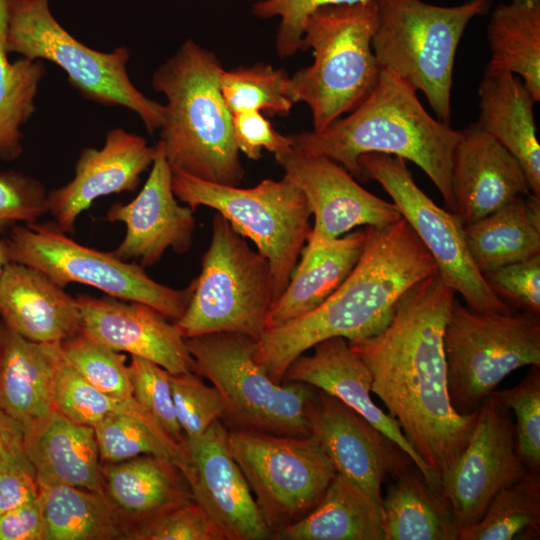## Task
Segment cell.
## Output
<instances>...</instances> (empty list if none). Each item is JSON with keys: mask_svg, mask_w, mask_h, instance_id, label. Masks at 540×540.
Returning <instances> with one entry per match:
<instances>
[{"mask_svg": "<svg viewBox=\"0 0 540 540\" xmlns=\"http://www.w3.org/2000/svg\"><path fill=\"white\" fill-rule=\"evenodd\" d=\"M180 470L193 499L224 540H267V525L249 485L228 446V429L215 421L203 434L185 438Z\"/></svg>", "mask_w": 540, "mask_h": 540, "instance_id": "obj_17", "label": "cell"}, {"mask_svg": "<svg viewBox=\"0 0 540 540\" xmlns=\"http://www.w3.org/2000/svg\"><path fill=\"white\" fill-rule=\"evenodd\" d=\"M44 518L38 497L0 514V540H44Z\"/></svg>", "mask_w": 540, "mask_h": 540, "instance_id": "obj_50", "label": "cell"}, {"mask_svg": "<svg viewBox=\"0 0 540 540\" xmlns=\"http://www.w3.org/2000/svg\"><path fill=\"white\" fill-rule=\"evenodd\" d=\"M483 277L509 307L540 315V254L496 268Z\"/></svg>", "mask_w": 540, "mask_h": 540, "instance_id": "obj_48", "label": "cell"}, {"mask_svg": "<svg viewBox=\"0 0 540 540\" xmlns=\"http://www.w3.org/2000/svg\"><path fill=\"white\" fill-rule=\"evenodd\" d=\"M252 12L260 19L279 18L275 39L277 55L289 57L302 50V38L307 18L317 9L367 0H251Z\"/></svg>", "mask_w": 540, "mask_h": 540, "instance_id": "obj_47", "label": "cell"}, {"mask_svg": "<svg viewBox=\"0 0 540 540\" xmlns=\"http://www.w3.org/2000/svg\"><path fill=\"white\" fill-rule=\"evenodd\" d=\"M312 348V354L303 353L291 362L282 382H302L341 400L402 449L427 481L441 490L440 482L410 445L398 422L374 403L370 371L348 340L331 337Z\"/></svg>", "mask_w": 540, "mask_h": 540, "instance_id": "obj_22", "label": "cell"}, {"mask_svg": "<svg viewBox=\"0 0 540 540\" xmlns=\"http://www.w3.org/2000/svg\"><path fill=\"white\" fill-rule=\"evenodd\" d=\"M451 188L463 225L532 193L518 160L476 122L461 130L454 148Z\"/></svg>", "mask_w": 540, "mask_h": 540, "instance_id": "obj_23", "label": "cell"}, {"mask_svg": "<svg viewBox=\"0 0 540 540\" xmlns=\"http://www.w3.org/2000/svg\"><path fill=\"white\" fill-rule=\"evenodd\" d=\"M101 473L103 492L126 522L128 535L135 526L193 499L180 468L163 456L102 463Z\"/></svg>", "mask_w": 540, "mask_h": 540, "instance_id": "obj_26", "label": "cell"}, {"mask_svg": "<svg viewBox=\"0 0 540 540\" xmlns=\"http://www.w3.org/2000/svg\"><path fill=\"white\" fill-rule=\"evenodd\" d=\"M1 321L37 343H62L82 330L76 297L42 272L9 262L0 278Z\"/></svg>", "mask_w": 540, "mask_h": 540, "instance_id": "obj_24", "label": "cell"}, {"mask_svg": "<svg viewBox=\"0 0 540 540\" xmlns=\"http://www.w3.org/2000/svg\"><path fill=\"white\" fill-rule=\"evenodd\" d=\"M492 0L437 6L422 0H375L372 48L382 71L421 91L436 118L449 125L451 87L458 44L469 21Z\"/></svg>", "mask_w": 540, "mask_h": 540, "instance_id": "obj_7", "label": "cell"}, {"mask_svg": "<svg viewBox=\"0 0 540 540\" xmlns=\"http://www.w3.org/2000/svg\"><path fill=\"white\" fill-rule=\"evenodd\" d=\"M10 416L0 409V430Z\"/></svg>", "mask_w": 540, "mask_h": 540, "instance_id": "obj_52", "label": "cell"}, {"mask_svg": "<svg viewBox=\"0 0 540 540\" xmlns=\"http://www.w3.org/2000/svg\"><path fill=\"white\" fill-rule=\"evenodd\" d=\"M44 540H127L128 526L104 492L69 485L39 487Z\"/></svg>", "mask_w": 540, "mask_h": 540, "instance_id": "obj_33", "label": "cell"}, {"mask_svg": "<svg viewBox=\"0 0 540 540\" xmlns=\"http://www.w3.org/2000/svg\"><path fill=\"white\" fill-rule=\"evenodd\" d=\"M527 472L516 452L512 413L490 395L478 408L464 451L440 482L459 531L478 522L494 495Z\"/></svg>", "mask_w": 540, "mask_h": 540, "instance_id": "obj_15", "label": "cell"}, {"mask_svg": "<svg viewBox=\"0 0 540 540\" xmlns=\"http://www.w3.org/2000/svg\"><path fill=\"white\" fill-rule=\"evenodd\" d=\"M491 396L515 416L516 452L527 471H540V366L532 365L514 387Z\"/></svg>", "mask_w": 540, "mask_h": 540, "instance_id": "obj_41", "label": "cell"}, {"mask_svg": "<svg viewBox=\"0 0 540 540\" xmlns=\"http://www.w3.org/2000/svg\"><path fill=\"white\" fill-rule=\"evenodd\" d=\"M172 189L178 201L193 210L197 206L216 210L255 243L270 264L275 302L286 288L311 230L312 212L301 189L285 176L240 188L175 171Z\"/></svg>", "mask_w": 540, "mask_h": 540, "instance_id": "obj_10", "label": "cell"}, {"mask_svg": "<svg viewBox=\"0 0 540 540\" xmlns=\"http://www.w3.org/2000/svg\"><path fill=\"white\" fill-rule=\"evenodd\" d=\"M170 383L176 419L185 438L197 437L215 421L222 420L225 401L200 375L194 371L170 373Z\"/></svg>", "mask_w": 540, "mask_h": 540, "instance_id": "obj_42", "label": "cell"}, {"mask_svg": "<svg viewBox=\"0 0 540 540\" xmlns=\"http://www.w3.org/2000/svg\"><path fill=\"white\" fill-rule=\"evenodd\" d=\"M127 540H224L203 508L191 499L131 529Z\"/></svg>", "mask_w": 540, "mask_h": 540, "instance_id": "obj_45", "label": "cell"}, {"mask_svg": "<svg viewBox=\"0 0 540 540\" xmlns=\"http://www.w3.org/2000/svg\"><path fill=\"white\" fill-rule=\"evenodd\" d=\"M284 176L304 193L314 224L303 251H311L360 226H383L402 215L392 202L363 188L343 166L291 147L275 156Z\"/></svg>", "mask_w": 540, "mask_h": 540, "instance_id": "obj_16", "label": "cell"}, {"mask_svg": "<svg viewBox=\"0 0 540 540\" xmlns=\"http://www.w3.org/2000/svg\"><path fill=\"white\" fill-rule=\"evenodd\" d=\"M21 427L39 487L69 485L103 492L102 461L92 426L52 410Z\"/></svg>", "mask_w": 540, "mask_h": 540, "instance_id": "obj_25", "label": "cell"}, {"mask_svg": "<svg viewBox=\"0 0 540 540\" xmlns=\"http://www.w3.org/2000/svg\"><path fill=\"white\" fill-rule=\"evenodd\" d=\"M272 540H385L381 505L336 473L321 502Z\"/></svg>", "mask_w": 540, "mask_h": 540, "instance_id": "obj_32", "label": "cell"}, {"mask_svg": "<svg viewBox=\"0 0 540 540\" xmlns=\"http://www.w3.org/2000/svg\"><path fill=\"white\" fill-rule=\"evenodd\" d=\"M129 372L135 400L150 412L174 440L182 445L185 436L175 415L170 372L138 356H131Z\"/></svg>", "mask_w": 540, "mask_h": 540, "instance_id": "obj_44", "label": "cell"}, {"mask_svg": "<svg viewBox=\"0 0 540 540\" xmlns=\"http://www.w3.org/2000/svg\"><path fill=\"white\" fill-rule=\"evenodd\" d=\"M365 242V230H352L322 247L301 251L290 280L273 303L266 329L301 317L320 306L349 276Z\"/></svg>", "mask_w": 540, "mask_h": 540, "instance_id": "obj_29", "label": "cell"}, {"mask_svg": "<svg viewBox=\"0 0 540 540\" xmlns=\"http://www.w3.org/2000/svg\"><path fill=\"white\" fill-rule=\"evenodd\" d=\"M102 463H116L152 454L172 460L178 467L183 444L174 440L154 417L110 414L93 426Z\"/></svg>", "mask_w": 540, "mask_h": 540, "instance_id": "obj_37", "label": "cell"}, {"mask_svg": "<svg viewBox=\"0 0 540 540\" xmlns=\"http://www.w3.org/2000/svg\"><path fill=\"white\" fill-rule=\"evenodd\" d=\"M48 192L37 179L15 170L0 172V234L37 222L48 212Z\"/></svg>", "mask_w": 540, "mask_h": 540, "instance_id": "obj_46", "label": "cell"}, {"mask_svg": "<svg viewBox=\"0 0 540 540\" xmlns=\"http://www.w3.org/2000/svg\"><path fill=\"white\" fill-rule=\"evenodd\" d=\"M223 69L213 52L191 39L156 69L152 87L167 100L159 142L172 171L239 186L245 169L220 91Z\"/></svg>", "mask_w": 540, "mask_h": 540, "instance_id": "obj_4", "label": "cell"}, {"mask_svg": "<svg viewBox=\"0 0 540 540\" xmlns=\"http://www.w3.org/2000/svg\"><path fill=\"white\" fill-rule=\"evenodd\" d=\"M491 59L487 68L520 76L540 101V0L497 5L487 25Z\"/></svg>", "mask_w": 540, "mask_h": 540, "instance_id": "obj_34", "label": "cell"}, {"mask_svg": "<svg viewBox=\"0 0 540 540\" xmlns=\"http://www.w3.org/2000/svg\"><path fill=\"white\" fill-rule=\"evenodd\" d=\"M60 343H37L0 320V409L23 425L54 410Z\"/></svg>", "mask_w": 540, "mask_h": 540, "instance_id": "obj_28", "label": "cell"}, {"mask_svg": "<svg viewBox=\"0 0 540 540\" xmlns=\"http://www.w3.org/2000/svg\"><path fill=\"white\" fill-rule=\"evenodd\" d=\"M478 96L476 123L518 160L532 194L540 197V145L532 94L513 73L486 68Z\"/></svg>", "mask_w": 540, "mask_h": 540, "instance_id": "obj_27", "label": "cell"}, {"mask_svg": "<svg viewBox=\"0 0 540 540\" xmlns=\"http://www.w3.org/2000/svg\"><path fill=\"white\" fill-rule=\"evenodd\" d=\"M454 298L437 272L402 295L380 333L348 341L370 371L372 392L439 482L464 451L478 411L458 414L448 394L443 331Z\"/></svg>", "mask_w": 540, "mask_h": 540, "instance_id": "obj_1", "label": "cell"}, {"mask_svg": "<svg viewBox=\"0 0 540 540\" xmlns=\"http://www.w3.org/2000/svg\"><path fill=\"white\" fill-rule=\"evenodd\" d=\"M376 27L375 0L324 6L307 18L302 50L311 49L314 60L291 76V86L296 103L310 108L314 131L353 111L375 87Z\"/></svg>", "mask_w": 540, "mask_h": 540, "instance_id": "obj_5", "label": "cell"}, {"mask_svg": "<svg viewBox=\"0 0 540 540\" xmlns=\"http://www.w3.org/2000/svg\"><path fill=\"white\" fill-rule=\"evenodd\" d=\"M540 538V471L500 489L478 522L460 529L458 540Z\"/></svg>", "mask_w": 540, "mask_h": 540, "instance_id": "obj_36", "label": "cell"}, {"mask_svg": "<svg viewBox=\"0 0 540 540\" xmlns=\"http://www.w3.org/2000/svg\"><path fill=\"white\" fill-rule=\"evenodd\" d=\"M38 494L39 484L25 449L22 427L9 417L0 430V514Z\"/></svg>", "mask_w": 540, "mask_h": 540, "instance_id": "obj_43", "label": "cell"}, {"mask_svg": "<svg viewBox=\"0 0 540 540\" xmlns=\"http://www.w3.org/2000/svg\"><path fill=\"white\" fill-rule=\"evenodd\" d=\"M10 262L5 239L0 238V278L6 265Z\"/></svg>", "mask_w": 540, "mask_h": 540, "instance_id": "obj_51", "label": "cell"}, {"mask_svg": "<svg viewBox=\"0 0 540 540\" xmlns=\"http://www.w3.org/2000/svg\"><path fill=\"white\" fill-rule=\"evenodd\" d=\"M194 281L190 303L174 322L184 338L230 332L259 340L274 303L271 267L218 212Z\"/></svg>", "mask_w": 540, "mask_h": 540, "instance_id": "obj_9", "label": "cell"}, {"mask_svg": "<svg viewBox=\"0 0 540 540\" xmlns=\"http://www.w3.org/2000/svg\"><path fill=\"white\" fill-rule=\"evenodd\" d=\"M81 332L117 351L152 361L171 374L193 371L186 338L175 323L143 303L112 297H76Z\"/></svg>", "mask_w": 540, "mask_h": 540, "instance_id": "obj_21", "label": "cell"}, {"mask_svg": "<svg viewBox=\"0 0 540 540\" xmlns=\"http://www.w3.org/2000/svg\"><path fill=\"white\" fill-rule=\"evenodd\" d=\"M228 446L273 535L309 514L337 473L313 435L228 430Z\"/></svg>", "mask_w": 540, "mask_h": 540, "instance_id": "obj_13", "label": "cell"}, {"mask_svg": "<svg viewBox=\"0 0 540 540\" xmlns=\"http://www.w3.org/2000/svg\"><path fill=\"white\" fill-rule=\"evenodd\" d=\"M310 430L337 473L381 505L382 484L414 464L394 442L338 398L321 390L310 410Z\"/></svg>", "mask_w": 540, "mask_h": 540, "instance_id": "obj_18", "label": "cell"}, {"mask_svg": "<svg viewBox=\"0 0 540 540\" xmlns=\"http://www.w3.org/2000/svg\"><path fill=\"white\" fill-rule=\"evenodd\" d=\"M219 86L232 115L244 110H257L270 116L284 117L296 103L291 76L271 64L256 63L223 69Z\"/></svg>", "mask_w": 540, "mask_h": 540, "instance_id": "obj_38", "label": "cell"}, {"mask_svg": "<svg viewBox=\"0 0 540 540\" xmlns=\"http://www.w3.org/2000/svg\"><path fill=\"white\" fill-rule=\"evenodd\" d=\"M193 371L222 395L228 430L293 437L310 436V410L318 389L272 380L255 360L258 340L219 332L186 339Z\"/></svg>", "mask_w": 540, "mask_h": 540, "instance_id": "obj_6", "label": "cell"}, {"mask_svg": "<svg viewBox=\"0 0 540 540\" xmlns=\"http://www.w3.org/2000/svg\"><path fill=\"white\" fill-rule=\"evenodd\" d=\"M60 347L72 368L92 386L112 397H133L124 354L82 332L60 343Z\"/></svg>", "mask_w": 540, "mask_h": 540, "instance_id": "obj_40", "label": "cell"}, {"mask_svg": "<svg viewBox=\"0 0 540 540\" xmlns=\"http://www.w3.org/2000/svg\"><path fill=\"white\" fill-rule=\"evenodd\" d=\"M443 351L451 405L458 414H472L510 373L540 366V315L482 313L454 298Z\"/></svg>", "mask_w": 540, "mask_h": 540, "instance_id": "obj_11", "label": "cell"}, {"mask_svg": "<svg viewBox=\"0 0 540 540\" xmlns=\"http://www.w3.org/2000/svg\"><path fill=\"white\" fill-rule=\"evenodd\" d=\"M232 122L236 146L249 159L258 160L262 150L276 156L292 147L289 135L277 132L260 111L237 112L232 115Z\"/></svg>", "mask_w": 540, "mask_h": 540, "instance_id": "obj_49", "label": "cell"}, {"mask_svg": "<svg viewBox=\"0 0 540 540\" xmlns=\"http://www.w3.org/2000/svg\"><path fill=\"white\" fill-rule=\"evenodd\" d=\"M53 408L66 418L89 426L117 413L153 417L134 397H112L88 383L65 359L60 344L53 379Z\"/></svg>", "mask_w": 540, "mask_h": 540, "instance_id": "obj_39", "label": "cell"}, {"mask_svg": "<svg viewBox=\"0 0 540 540\" xmlns=\"http://www.w3.org/2000/svg\"><path fill=\"white\" fill-rule=\"evenodd\" d=\"M470 256L483 275L540 254V197L520 196L463 225Z\"/></svg>", "mask_w": 540, "mask_h": 540, "instance_id": "obj_31", "label": "cell"}, {"mask_svg": "<svg viewBox=\"0 0 540 540\" xmlns=\"http://www.w3.org/2000/svg\"><path fill=\"white\" fill-rule=\"evenodd\" d=\"M149 176L129 203H115L108 222L125 224L126 233L113 253L143 268L155 265L168 249L183 254L192 247L194 210L179 204L172 189V170L158 141Z\"/></svg>", "mask_w": 540, "mask_h": 540, "instance_id": "obj_19", "label": "cell"}, {"mask_svg": "<svg viewBox=\"0 0 540 540\" xmlns=\"http://www.w3.org/2000/svg\"><path fill=\"white\" fill-rule=\"evenodd\" d=\"M362 180H376L434 259L444 281L468 307L482 313H514L475 266L457 214L439 207L414 182L405 160L367 153L358 158Z\"/></svg>", "mask_w": 540, "mask_h": 540, "instance_id": "obj_14", "label": "cell"}, {"mask_svg": "<svg viewBox=\"0 0 540 540\" xmlns=\"http://www.w3.org/2000/svg\"><path fill=\"white\" fill-rule=\"evenodd\" d=\"M392 480L381 501L385 540H458L448 500L414 464Z\"/></svg>", "mask_w": 540, "mask_h": 540, "instance_id": "obj_30", "label": "cell"}, {"mask_svg": "<svg viewBox=\"0 0 540 540\" xmlns=\"http://www.w3.org/2000/svg\"><path fill=\"white\" fill-rule=\"evenodd\" d=\"M155 155L156 147L142 136L123 128L108 131L102 148L82 149L73 178L48 191V212L64 232L73 233L78 217L96 199L135 191Z\"/></svg>", "mask_w": 540, "mask_h": 540, "instance_id": "obj_20", "label": "cell"}, {"mask_svg": "<svg viewBox=\"0 0 540 540\" xmlns=\"http://www.w3.org/2000/svg\"><path fill=\"white\" fill-rule=\"evenodd\" d=\"M364 230L361 256L344 282L311 312L266 329L259 338L255 360L273 381L281 383L291 362L322 340L343 337L349 341L380 333L402 295L438 272L403 217Z\"/></svg>", "mask_w": 540, "mask_h": 540, "instance_id": "obj_2", "label": "cell"}, {"mask_svg": "<svg viewBox=\"0 0 540 540\" xmlns=\"http://www.w3.org/2000/svg\"><path fill=\"white\" fill-rule=\"evenodd\" d=\"M10 262L34 268L55 284L94 287L109 297L146 304L175 322L185 313L195 281L175 289L152 279L141 265L68 237L55 221L19 224L5 238Z\"/></svg>", "mask_w": 540, "mask_h": 540, "instance_id": "obj_12", "label": "cell"}, {"mask_svg": "<svg viewBox=\"0 0 540 540\" xmlns=\"http://www.w3.org/2000/svg\"><path fill=\"white\" fill-rule=\"evenodd\" d=\"M49 0H6L7 52L59 66L87 100L135 112L150 134L160 130L164 105L146 97L129 78V50L101 52L67 32L52 15Z\"/></svg>", "mask_w": 540, "mask_h": 540, "instance_id": "obj_8", "label": "cell"}, {"mask_svg": "<svg viewBox=\"0 0 540 540\" xmlns=\"http://www.w3.org/2000/svg\"><path fill=\"white\" fill-rule=\"evenodd\" d=\"M6 25V0H0V159L13 161L23 152L21 127L35 112V97L46 70L41 60H9Z\"/></svg>", "mask_w": 540, "mask_h": 540, "instance_id": "obj_35", "label": "cell"}, {"mask_svg": "<svg viewBox=\"0 0 540 540\" xmlns=\"http://www.w3.org/2000/svg\"><path fill=\"white\" fill-rule=\"evenodd\" d=\"M416 90L382 71L365 100L321 131L290 134L293 148L327 157L362 180L358 158L367 153L410 160L429 177L449 211H455L451 188L454 148L461 130L432 117Z\"/></svg>", "mask_w": 540, "mask_h": 540, "instance_id": "obj_3", "label": "cell"}]
</instances>
